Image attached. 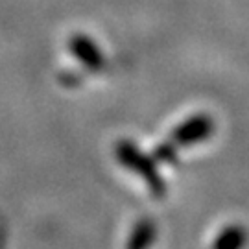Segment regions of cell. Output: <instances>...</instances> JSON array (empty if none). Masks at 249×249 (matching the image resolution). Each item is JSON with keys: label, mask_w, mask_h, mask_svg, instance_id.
<instances>
[{"label": "cell", "mask_w": 249, "mask_h": 249, "mask_svg": "<svg viewBox=\"0 0 249 249\" xmlns=\"http://www.w3.org/2000/svg\"><path fill=\"white\" fill-rule=\"evenodd\" d=\"M207 133H209V122L205 118H192L176 129L174 141L179 144L196 142V141H201Z\"/></svg>", "instance_id": "obj_3"}, {"label": "cell", "mask_w": 249, "mask_h": 249, "mask_svg": "<svg viewBox=\"0 0 249 249\" xmlns=\"http://www.w3.org/2000/svg\"><path fill=\"white\" fill-rule=\"evenodd\" d=\"M69 48L71 52L76 55V59L87 67L89 71H102L104 65H106V59L100 52V48L94 45V41L90 37L83 36V34H78V36H72L71 41H69Z\"/></svg>", "instance_id": "obj_2"}, {"label": "cell", "mask_w": 249, "mask_h": 249, "mask_svg": "<svg viewBox=\"0 0 249 249\" xmlns=\"http://www.w3.org/2000/svg\"><path fill=\"white\" fill-rule=\"evenodd\" d=\"M115 153L116 159L120 160V164H124L125 168H129L131 172H137L150 185L155 196H162L164 194V183L159 178V172L155 168L153 160L150 157H146L133 142H129V141L118 142L115 148Z\"/></svg>", "instance_id": "obj_1"}, {"label": "cell", "mask_w": 249, "mask_h": 249, "mask_svg": "<svg viewBox=\"0 0 249 249\" xmlns=\"http://www.w3.org/2000/svg\"><path fill=\"white\" fill-rule=\"evenodd\" d=\"M153 238H155L153 225L150 222H141L135 227L133 234H131V240L127 242V248H133V249L146 248V246H150L151 242H153Z\"/></svg>", "instance_id": "obj_4"}]
</instances>
